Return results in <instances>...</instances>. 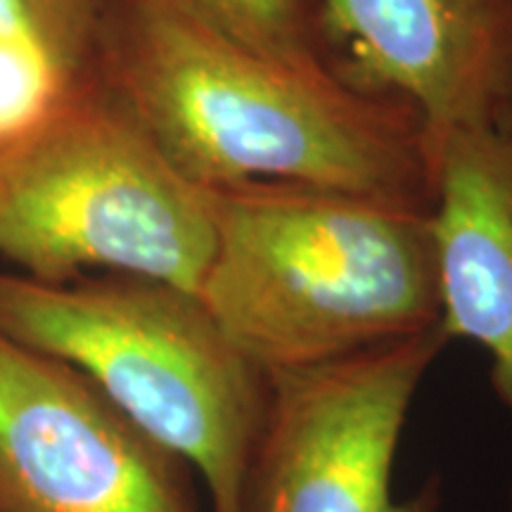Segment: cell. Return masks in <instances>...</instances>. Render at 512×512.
<instances>
[{
  "instance_id": "2",
  "label": "cell",
  "mask_w": 512,
  "mask_h": 512,
  "mask_svg": "<svg viewBox=\"0 0 512 512\" xmlns=\"http://www.w3.org/2000/svg\"><path fill=\"white\" fill-rule=\"evenodd\" d=\"M209 197L214 249L197 299L266 375L441 323L432 207L285 181Z\"/></svg>"
},
{
  "instance_id": "5",
  "label": "cell",
  "mask_w": 512,
  "mask_h": 512,
  "mask_svg": "<svg viewBox=\"0 0 512 512\" xmlns=\"http://www.w3.org/2000/svg\"><path fill=\"white\" fill-rule=\"evenodd\" d=\"M444 325L323 366L268 375L247 512H437L441 486L396 496L394 463Z\"/></svg>"
},
{
  "instance_id": "1",
  "label": "cell",
  "mask_w": 512,
  "mask_h": 512,
  "mask_svg": "<svg viewBox=\"0 0 512 512\" xmlns=\"http://www.w3.org/2000/svg\"><path fill=\"white\" fill-rule=\"evenodd\" d=\"M95 74L202 188L285 181L434 202L418 110L347 69L278 60L143 0H110Z\"/></svg>"
},
{
  "instance_id": "10",
  "label": "cell",
  "mask_w": 512,
  "mask_h": 512,
  "mask_svg": "<svg viewBox=\"0 0 512 512\" xmlns=\"http://www.w3.org/2000/svg\"><path fill=\"white\" fill-rule=\"evenodd\" d=\"M95 79H76L38 48L0 36V155L36 136Z\"/></svg>"
},
{
  "instance_id": "3",
  "label": "cell",
  "mask_w": 512,
  "mask_h": 512,
  "mask_svg": "<svg viewBox=\"0 0 512 512\" xmlns=\"http://www.w3.org/2000/svg\"><path fill=\"white\" fill-rule=\"evenodd\" d=\"M0 332L81 370L200 477L209 512H247L268 375L197 294L138 275L53 285L0 271Z\"/></svg>"
},
{
  "instance_id": "9",
  "label": "cell",
  "mask_w": 512,
  "mask_h": 512,
  "mask_svg": "<svg viewBox=\"0 0 512 512\" xmlns=\"http://www.w3.org/2000/svg\"><path fill=\"white\" fill-rule=\"evenodd\" d=\"M254 53L347 69L323 0H143ZM349 72V69H347Z\"/></svg>"
},
{
  "instance_id": "11",
  "label": "cell",
  "mask_w": 512,
  "mask_h": 512,
  "mask_svg": "<svg viewBox=\"0 0 512 512\" xmlns=\"http://www.w3.org/2000/svg\"><path fill=\"white\" fill-rule=\"evenodd\" d=\"M110 0H0V36L29 43L76 79H95Z\"/></svg>"
},
{
  "instance_id": "6",
  "label": "cell",
  "mask_w": 512,
  "mask_h": 512,
  "mask_svg": "<svg viewBox=\"0 0 512 512\" xmlns=\"http://www.w3.org/2000/svg\"><path fill=\"white\" fill-rule=\"evenodd\" d=\"M0 512H202L192 470L60 358L0 332Z\"/></svg>"
},
{
  "instance_id": "4",
  "label": "cell",
  "mask_w": 512,
  "mask_h": 512,
  "mask_svg": "<svg viewBox=\"0 0 512 512\" xmlns=\"http://www.w3.org/2000/svg\"><path fill=\"white\" fill-rule=\"evenodd\" d=\"M214 249L192 183L95 79L0 155V256L38 283L138 275L197 294Z\"/></svg>"
},
{
  "instance_id": "7",
  "label": "cell",
  "mask_w": 512,
  "mask_h": 512,
  "mask_svg": "<svg viewBox=\"0 0 512 512\" xmlns=\"http://www.w3.org/2000/svg\"><path fill=\"white\" fill-rule=\"evenodd\" d=\"M358 81L406 98L430 159L512 105V0H323Z\"/></svg>"
},
{
  "instance_id": "8",
  "label": "cell",
  "mask_w": 512,
  "mask_h": 512,
  "mask_svg": "<svg viewBox=\"0 0 512 512\" xmlns=\"http://www.w3.org/2000/svg\"><path fill=\"white\" fill-rule=\"evenodd\" d=\"M432 178L441 325L451 342L486 351L491 389L512 418V105L446 133Z\"/></svg>"
}]
</instances>
